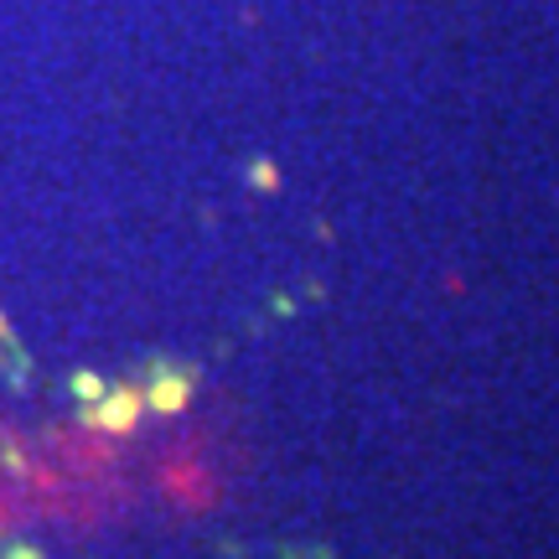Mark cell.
I'll return each mask as SVG.
<instances>
[{"mask_svg": "<svg viewBox=\"0 0 559 559\" xmlns=\"http://www.w3.org/2000/svg\"><path fill=\"white\" fill-rule=\"evenodd\" d=\"M192 383H198V368H171V362H156V383L145 389V404L160 409V415H177L192 400Z\"/></svg>", "mask_w": 559, "mask_h": 559, "instance_id": "cell-2", "label": "cell"}, {"mask_svg": "<svg viewBox=\"0 0 559 559\" xmlns=\"http://www.w3.org/2000/svg\"><path fill=\"white\" fill-rule=\"evenodd\" d=\"M0 342H16V337H11V321H5V311H0Z\"/></svg>", "mask_w": 559, "mask_h": 559, "instance_id": "cell-6", "label": "cell"}, {"mask_svg": "<svg viewBox=\"0 0 559 559\" xmlns=\"http://www.w3.org/2000/svg\"><path fill=\"white\" fill-rule=\"evenodd\" d=\"M275 181H280V171L270 160H260V166H254V187H275Z\"/></svg>", "mask_w": 559, "mask_h": 559, "instance_id": "cell-5", "label": "cell"}, {"mask_svg": "<svg viewBox=\"0 0 559 559\" xmlns=\"http://www.w3.org/2000/svg\"><path fill=\"white\" fill-rule=\"evenodd\" d=\"M140 415H145V394H140L135 383L104 389V400H94V404H83V409H79L83 425H99V430H115V436L135 430Z\"/></svg>", "mask_w": 559, "mask_h": 559, "instance_id": "cell-1", "label": "cell"}, {"mask_svg": "<svg viewBox=\"0 0 559 559\" xmlns=\"http://www.w3.org/2000/svg\"><path fill=\"white\" fill-rule=\"evenodd\" d=\"M68 389H73V400H79V404H94V400H104V389H109V383H104L99 373H88V368H79V373L68 379Z\"/></svg>", "mask_w": 559, "mask_h": 559, "instance_id": "cell-3", "label": "cell"}, {"mask_svg": "<svg viewBox=\"0 0 559 559\" xmlns=\"http://www.w3.org/2000/svg\"><path fill=\"white\" fill-rule=\"evenodd\" d=\"M5 559H47V555H41L37 544H26V539H21V544H11V549H5Z\"/></svg>", "mask_w": 559, "mask_h": 559, "instance_id": "cell-4", "label": "cell"}]
</instances>
